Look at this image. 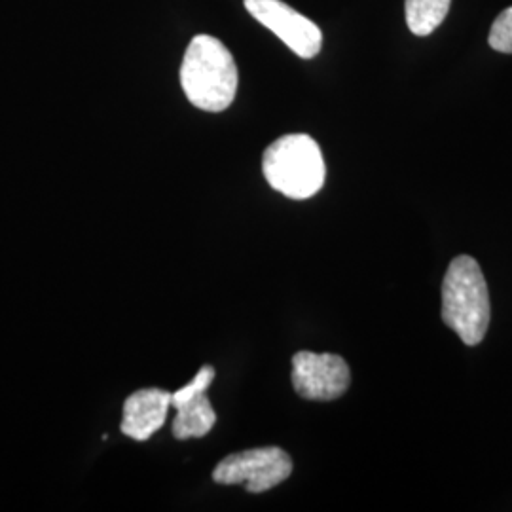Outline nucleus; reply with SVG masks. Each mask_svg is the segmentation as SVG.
<instances>
[{
  "mask_svg": "<svg viewBox=\"0 0 512 512\" xmlns=\"http://www.w3.org/2000/svg\"><path fill=\"white\" fill-rule=\"evenodd\" d=\"M247 12L285 42L294 54L311 59L321 52L323 33L311 19L281 0H245Z\"/></svg>",
  "mask_w": 512,
  "mask_h": 512,
  "instance_id": "nucleus-6",
  "label": "nucleus"
},
{
  "mask_svg": "<svg viewBox=\"0 0 512 512\" xmlns=\"http://www.w3.org/2000/svg\"><path fill=\"white\" fill-rule=\"evenodd\" d=\"M488 42L495 52L512 54V8H507L505 12H501L497 16L492 25Z\"/></svg>",
  "mask_w": 512,
  "mask_h": 512,
  "instance_id": "nucleus-10",
  "label": "nucleus"
},
{
  "mask_svg": "<svg viewBox=\"0 0 512 512\" xmlns=\"http://www.w3.org/2000/svg\"><path fill=\"white\" fill-rule=\"evenodd\" d=\"M291 473V456L277 446H264L226 456L215 467L213 480L224 486L245 484L247 492L262 494L285 482Z\"/></svg>",
  "mask_w": 512,
  "mask_h": 512,
  "instance_id": "nucleus-4",
  "label": "nucleus"
},
{
  "mask_svg": "<svg viewBox=\"0 0 512 512\" xmlns=\"http://www.w3.org/2000/svg\"><path fill=\"white\" fill-rule=\"evenodd\" d=\"M173 393L160 387H147L131 393L124 403L122 433L137 442H147L164 427Z\"/></svg>",
  "mask_w": 512,
  "mask_h": 512,
  "instance_id": "nucleus-8",
  "label": "nucleus"
},
{
  "mask_svg": "<svg viewBox=\"0 0 512 512\" xmlns=\"http://www.w3.org/2000/svg\"><path fill=\"white\" fill-rule=\"evenodd\" d=\"M215 380V368L205 365L190 384L173 393L171 404L177 410L173 420V437L177 440L202 439L217 423V412L207 397Z\"/></svg>",
  "mask_w": 512,
  "mask_h": 512,
  "instance_id": "nucleus-7",
  "label": "nucleus"
},
{
  "mask_svg": "<svg viewBox=\"0 0 512 512\" xmlns=\"http://www.w3.org/2000/svg\"><path fill=\"white\" fill-rule=\"evenodd\" d=\"M450 4L452 0H404L408 29L418 37L431 35L448 16Z\"/></svg>",
  "mask_w": 512,
  "mask_h": 512,
  "instance_id": "nucleus-9",
  "label": "nucleus"
},
{
  "mask_svg": "<svg viewBox=\"0 0 512 512\" xmlns=\"http://www.w3.org/2000/svg\"><path fill=\"white\" fill-rule=\"evenodd\" d=\"M181 86L196 109L222 112L234 103L238 67L219 38L209 35L192 38L181 65Z\"/></svg>",
  "mask_w": 512,
  "mask_h": 512,
  "instance_id": "nucleus-1",
  "label": "nucleus"
},
{
  "mask_svg": "<svg viewBox=\"0 0 512 512\" xmlns=\"http://www.w3.org/2000/svg\"><path fill=\"white\" fill-rule=\"evenodd\" d=\"M349 366L340 355L298 351L293 357L296 393L310 401H334L348 391Z\"/></svg>",
  "mask_w": 512,
  "mask_h": 512,
  "instance_id": "nucleus-5",
  "label": "nucleus"
},
{
  "mask_svg": "<svg viewBox=\"0 0 512 512\" xmlns=\"http://www.w3.org/2000/svg\"><path fill=\"white\" fill-rule=\"evenodd\" d=\"M442 321L465 346H478L490 327V293L475 258H454L442 283Z\"/></svg>",
  "mask_w": 512,
  "mask_h": 512,
  "instance_id": "nucleus-2",
  "label": "nucleus"
},
{
  "mask_svg": "<svg viewBox=\"0 0 512 512\" xmlns=\"http://www.w3.org/2000/svg\"><path fill=\"white\" fill-rule=\"evenodd\" d=\"M262 171L270 186L291 200H308L325 184V160L310 135H285L266 148Z\"/></svg>",
  "mask_w": 512,
  "mask_h": 512,
  "instance_id": "nucleus-3",
  "label": "nucleus"
}]
</instances>
